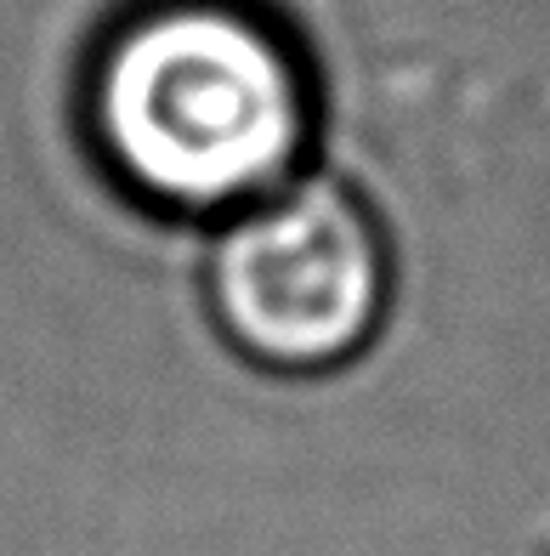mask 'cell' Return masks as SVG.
<instances>
[{"instance_id":"1","label":"cell","mask_w":550,"mask_h":556,"mask_svg":"<svg viewBox=\"0 0 550 556\" xmlns=\"http://www.w3.org/2000/svg\"><path fill=\"white\" fill-rule=\"evenodd\" d=\"M86 125L148 211L228 222L302 176L312 86L295 46L244 0H148L97 40Z\"/></svg>"},{"instance_id":"2","label":"cell","mask_w":550,"mask_h":556,"mask_svg":"<svg viewBox=\"0 0 550 556\" xmlns=\"http://www.w3.org/2000/svg\"><path fill=\"white\" fill-rule=\"evenodd\" d=\"M205 301L239 358L279 375L341 369L386 324V227L353 182L302 170L216 227Z\"/></svg>"}]
</instances>
